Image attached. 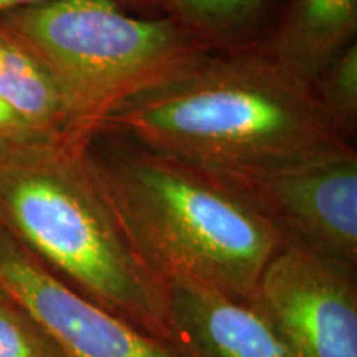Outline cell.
I'll use <instances>...</instances> for the list:
<instances>
[{"instance_id":"6da1fadb","label":"cell","mask_w":357,"mask_h":357,"mask_svg":"<svg viewBox=\"0 0 357 357\" xmlns=\"http://www.w3.org/2000/svg\"><path fill=\"white\" fill-rule=\"evenodd\" d=\"M116 139L91 137L83 153L134 255L166 287L194 283L252 305L284 245L273 223L225 177Z\"/></svg>"},{"instance_id":"7a4b0ae2","label":"cell","mask_w":357,"mask_h":357,"mask_svg":"<svg viewBox=\"0 0 357 357\" xmlns=\"http://www.w3.org/2000/svg\"><path fill=\"white\" fill-rule=\"evenodd\" d=\"M218 176L260 172L351 146L311 88L270 55L213 52L100 128Z\"/></svg>"},{"instance_id":"3957f363","label":"cell","mask_w":357,"mask_h":357,"mask_svg":"<svg viewBox=\"0 0 357 357\" xmlns=\"http://www.w3.org/2000/svg\"><path fill=\"white\" fill-rule=\"evenodd\" d=\"M86 142L0 154V225L86 300L177 347L167 287L124 238L86 166Z\"/></svg>"},{"instance_id":"277c9868","label":"cell","mask_w":357,"mask_h":357,"mask_svg":"<svg viewBox=\"0 0 357 357\" xmlns=\"http://www.w3.org/2000/svg\"><path fill=\"white\" fill-rule=\"evenodd\" d=\"M0 24L50 71L79 142L218 52L167 15L136 17L116 0H48L2 13Z\"/></svg>"},{"instance_id":"5b68a950","label":"cell","mask_w":357,"mask_h":357,"mask_svg":"<svg viewBox=\"0 0 357 357\" xmlns=\"http://www.w3.org/2000/svg\"><path fill=\"white\" fill-rule=\"evenodd\" d=\"M250 307L291 357H357L356 266L284 243Z\"/></svg>"},{"instance_id":"8992f818","label":"cell","mask_w":357,"mask_h":357,"mask_svg":"<svg viewBox=\"0 0 357 357\" xmlns=\"http://www.w3.org/2000/svg\"><path fill=\"white\" fill-rule=\"evenodd\" d=\"M222 177L257 205L284 243L357 265V154L351 146Z\"/></svg>"},{"instance_id":"52a82bcc","label":"cell","mask_w":357,"mask_h":357,"mask_svg":"<svg viewBox=\"0 0 357 357\" xmlns=\"http://www.w3.org/2000/svg\"><path fill=\"white\" fill-rule=\"evenodd\" d=\"M0 293L29 312L65 357H187L75 291L3 225Z\"/></svg>"},{"instance_id":"ba28073f","label":"cell","mask_w":357,"mask_h":357,"mask_svg":"<svg viewBox=\"0 0 357 357\" xmlns=\"http://www.w3.org/2000/svg\"><path fill=\"white\" fill-rule=\"evenodd\" d=\"M176 346L187 357H291L252 307L194 283L167 284Z\"/></svg>"},{"instance_id":"9c48e42d","label":"cell","mask_w":357,"mask_h":357,"mask_svg":"<svg viewBox=\"0 0 357 357\" xmlns=\"http://www.w3.org/2000/svg\"><path fill=\"white\" fill-rule=\"evenodd\" d=\"M357 0H284L268 55L294 82L312 89L326 66L354 43Z\"/></svg>"},{"instance_id":"30bf717a","label":"cell","mask_w":357,"mask_h":357,"mask_svg":"<svg viewBox=\"0 0 357 357\" xmlns=\"http://www.w3.org/2000/svg\"><path fill=\"white\" fill-rule=\"evenodd\" d=\"M0 101L47 139L77 141L65 100L52 73L37 53L2 24Z\"/></svg>"},{"instance_id":"8fae6325","label":"cell","mask_w":357,"mask_h":357,"mask_svg":"<svg viewBox=\"0 0 357 357\" xmlns=\"http://www.w3.org/2000/svg\"><path fill=\"white\" fill-rule=\"evenodd\" d=\"M166 15L218 52L245 48L284 0H160Z\"/></svg>"},{"instance_id":"7c38bea8","label":"cell","mask_w":357,"mask_h":357,"mask_svg":"<svg viewBox=\"0 0 357 357\" xmlns=\"http://www.w3.org/2000/svg\"><path fill=\"white\" fill-rule=\"evenodd\" d=\"M312 91L329 119L349 134L357 124V47L352 43L326 66Z\"/></svg>"},{"instance_id":"4fadbf2b","label":"cell","mask_w":357,"mask_h":357,"mask_svg":"<svg viewBox=\"0 0 357 357\" xmlns=\"http://www.w3.org/2000/svg\"><path fill=\"white\" fill-rule=\"evenodd\" d=\"M0 357H65L32 316L0 293Z\"/></svg>"},{"instance_id":"5bb4252c","label":"cell","mask_w":357,"mask_h":357,"mask_svg":"<svg viewBox=\"0 0 357 357\" xmlns=\"http://www.w3.org/2000/svg\"><path fill=\"white\" fill-rule=\"evenodd\" d=\"M42 142L55 141L47 139L42 134L26 126L19 116L0 101V154L12 153V151L24 149V147L29 146L42 144Z\"/></svg>"},{"instance_id":"9a60e30c","label":"cell","mask_w":357,"mask_h":357,"mask_svg":"<svg viewBox=\"0 0 357 357\" xmlns=\"http://www.w3.org/2000/svg\"><path fill=\"white\" fill-rule=\"evenodd\" d=\"M42 2H48V0H0V15L6 12L15 10V8L35 6V3H42ZM116 2H119L126 8H134V10L146 12V13L162 10V3H160V0H116Z\"/></svg>"}]
</instances>
